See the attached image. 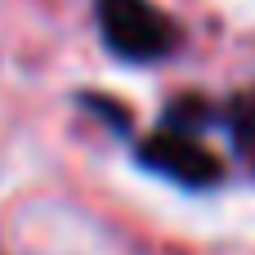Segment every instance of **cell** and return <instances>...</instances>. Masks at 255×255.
Here are the masks:
<instances>
[{"instance_id":"obj_1","label":"cell","mask_w":255,"mask_h":255,"mask_svg":"<svg viewBox=\"0 0 255 255\" xmlns=\"http://www.w3.org/2000/svg\"><path fill=\"white\" fill-rule=\"evenodd\" d=\"M99 27L108 49L130 63H157L175 49L179 31L152 0H99Z\"/></svg>"},{"instance_id":"obj_2","label":"cell","mask_w":255,"mask_h":255,"mask_svg":"<svg viewBox=\"0 0 255 255\" xmlns=\"http://www.w3.org/2000/svg\"><path fill=\"white\" fill-rule=\"evenodd\" d=\"M139 157H143V166H152L157 175H166V179H175V184H188V188H206V184H215L220 175H224V166H220V157L206 148V143H197V134H188V130H166V134H157V139H148L143 148H139Z\"/></svg>"},{"instance_id":"obj_3","label":"cell","mask_w":255,"mask_h":255,"mask_svg":"<svg viewBox=\"0 0 255 255\" xmlns=\"http://www.w3.org/2000/svg\"><path fill=\"white\" fill-rule=\"evenodd\" d=\"M229 130H233L238 148H242V152L255 161V99L238 94V99L229 103Z\"/></svg>"}]
</instances>
